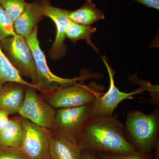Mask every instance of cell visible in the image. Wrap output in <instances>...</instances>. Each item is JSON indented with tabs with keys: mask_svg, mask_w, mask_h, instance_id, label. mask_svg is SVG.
Listing matches in <instances>:
<instances>
[{
	"mask_svg": "<svg viewBox=\"0 0 159 159\" xmlns=\"http://www.w3.org/2000/svg\"><path fill=\"white\" fill-rule=\"evenodd\" d=\"M82 150L94 153L127 154L136 150L125 136L124 127L115 116L94 117L77 142Z\"/></svg>",
	"mask_w": 159,
	"mask_h": 159,
	"instance_id": "obj_1",
	"label": "cell"
},
{
	"mask_svg": "<svg viewBox=\"0 0 159 159\" xmlns=\"http://www.w3.org/2000/svg\"><path fill=\"white\" fill-rule=\"evenodd\" d=\"M123 127L125 136L136 150L151 153L159 142V110L148 115L139 110L129 111Z\"/></svg>",
	"mask_w": 159,
	"mask_h": 159,
	"instance_id": "obj_2",
	"label": "cell"
},
{
	"mask_svg": "<svg viewBox=\"0 0 159 159\" xmlns=\"http://www.w3.org/2000/svg\"><path fill=\"white\" fill-rule=\"evenodd\" d=\"M83 81L71 85L40 92V95L54 108H71L89 104L104 93L102 84L91 82L88 84Z\"/></svg>",
	"mask_w": 159,
	"mask_h": 159,
	"instance_id": "obj_3",
	"label": "cell"
},
{
	"mask_svg": "<svg viewBox=\"0 0 159 159\" xmlns=\"http://www.w3.org/2000/svg\"><path fill=\"white\" fill-rule=\"evenodd\" d=\"M96 116L94 102L77 107L57 109L54 123L49 129L51 136L63 137L77 144L86 125Z\"/></svg>",
	"mask_w": 159,
	"mask_h": 159,
	"instance_id": "obj_4",
	"label": "cell"
},
{
	"mask_svg": "<svg viewBox=\"0 0 159 159\" xmlns=\"http://www.w3.org/2000/svg\"><path fill=\"white\" fill-rule=\"evenodd\" d=\"M102 60L107 68L110 77V86L108 90L98 97L94 102L96 116H112L115 109L121 102L125 99L132 98L134 95L142 93L145 91L151 93L152 98L150 102L156 105L159 103V86L152 85L147 81H142L140 87L129 93L121 92L116 87L114 81L113 70L106 60L102 57Z\"/></svg>",
	"mask_w": 159,
	"mask_h": 159,
	"instance_id": "obj_5",
	"label": "cell"
},
{
	"mask_svg": "<svg viewBox=\"0 0 159 159\" xmlns=\"http://www.w3.org/2000/svg\"><path fill=\"white\" fill-rule=\"evenodd\" d=\"M38 32L37 27L26 39L31 48L34 58L37 85L41 89L40 92L57 87L67 86L76 83L78 81H84L94 77L93 74L86 73H83L80 76L75 78H63L52 73L48 66L45 55L40 46Z\"/></svg>",
	"mask_w": 159,
	"mask_h": 159,
	"instance_id": "obj_6",
	"label": "cell"
},
{
	"mask_svg": "<svg viewBox=\"0 0 159 159\" xmlns=\"http://www.w3.org/2000/svg\"><path fill=\"white\" fill-rule=\"evenodd\" d=\"M4 54L22 77L30 78L37 84L34 60L27 39L18 35L10 36L0 41Z\"/></svg>",
	"mask_w": 159,
	"mask_h": 159,
	"instance_id": "obj_7",
	"label": "cell"
},
{
	"mask_svg": "<svg viewBox=\"0 0 159 159\" xmlns=\"http://www.w3.org/2000/svg\"><path fill=\"white\" fill-rule=\"evenodd\" d=\"M23 137L20 149L28 159H51L49 129L21 117Z\"/></svg>",
	"mask_w": 159,
	"mask_h": 159,
	"instance_id": "obj_8",
	"label": "cell"
},
{
	"mask_svg": "<svg viewBox=\"0 0 159 159\" xmlns=\"http://www.w3.org/2000/svg\"><path fill=\"white\" fill-rule=\"evenodd\" d=\"M36 91L34 88L26 87L25 100L18 115L36 125L49 129L54 123L57 109Z\"/></svg>",
	"mask_w": 159,
	"mask_h": 159,
	"instance_id": "obj_9",
	"label": "cell"
},
{
	"mask_svg": "<svg viewBox=\"0 0 159 159\" xmlns=\"http://www.w3.org/2000/svg\"><path fill=\"white\" fill-rule=\"evenodd\" d=\"M43 16L51 19L56 27V37L49 52L52 59H60L66 55V47L65 44L66 31L71 21L69 17L70 11L51 5L50 0H42Z\"/></svg>",
	"mask_w": 159,
	"mask_h": 159,
	"instance_id": "obj_10",
	"label": "cell"
},
{
	"mask_svg": "<svg viewBox=\"0 0 159 159\" xmlns=\"http://www.w3.org/2000/svg\"><path fill=\"white\" fill-rule=\"evenodd\" d=\"M43 16L42 0L27 3L24 11L14 23L16 33L21 37L27 38L38 27Z\"/></svg>",
	"mask_w": 159,
	"mask_h": 159,
	"instance_id": "obj_11",
	"label": "cell"
},
{
	"mask_svg": "<svg viewBox=\"0 0 159 159\" xmlns=\"http://www.w3.org/2000/svg\"><path fill=\"white\" fill-rule=\"evenodd\" d=\"M27 86L19 83H6L0 88V109L10 115H16L21 107Z\"/></svg>",
	"mask_w": 159,
	"mask_h": 159,
	"instance_id": "obj_12",
	"label": "cell"
},
{
	"mask_svg": "<svg viewBox=\"0 0 159 159\" xmlns=\"http://www.w3.org/2000/svg\"><path fill=\"white\" fill-rule=\"evenodd\" d=\"M78 145L61 137L51 136L50 142L51 159H82Z\"/></svg>",
	"mask_w": 159,
	"mask_h": 159,
	"instance_id": "obj_13",
	"label": "cell"
},
{
	"mask_svg": "<svg viewBox=\"0 0 159 159\" xmlns=\"http://www.w3.org/2000/svg\"><path fill=\"white\" fill-rule=\"evenodd\" d=\"M69 17L74 22L87 26H91L105 18L103 12L97 8L92 0H86L82 7L75 11H70Z\"/></svg>",
	"mask_w": 159,
	"mask_h": 159,
	"instance_id": "obj_14",
	"label": "cell"
},
{
	"mask_svg": "<svg viewBox=\"0 0 159 159\" xmlns=\"http://www.w3.org/2000/svg\"><path fill=\"white\" fill-rule=\"evenodd\" d=\"M23 137L21 117L18 114L10 118L9 125L0 133V145L20 148Z\"/></svg>",
	"mask_w": 159,
	"mask_h": 159,
	"instance_id": "obj_15",
	"label": "cell"
},
{
	"mask_svg": "<svg viewBox=\"0 0 159 159\" xmlns=\"http://www.w3.org/2000/svg\"><path fill=\"white\" fill-rule=\"evenodd\" d=\"M19 83L41 91L39 86L25 80L4 54L0 45V88L6 83Z\"/></svg>",
	"mask_w": 159,
	"mask_h": 159,
	"instance_id": "obj_16",
	"label": "cell"
},
{
	"mask_svg": "<svg viewBox=\"0 0 159 159\" xmlns=\"http://www.w3.org/2000/svg\"><path fill=\"white\" fill-rule=\"evenodd\" d=\"M97 29L91 26L84 25L71 21L66 31V36L75 43L79 40L84 41L99 53L98 49L91 40L92 34L96 32Z\"/></svg>",
	"mask_w": 159,
	"mask_h": 159,
	"instance_id": "obj_17",
	"label": "cell"
},
{
	"mask_svg": "<svg viewBox=\"0 0 159 159\" xmlns=\"http://www.w3.org/2000/svg\"><path fill=\"white\" fill-rule=\"evenodd\" d=\"M27 3L25 0H0V5L13 23L22 13Z\"/></svg>",
	"mask_w": 159,
	"mask_h": 159,
	"instance_id": "obj_18",
	"label": "cell"
},
{
	"mask_svg": "<svg viewBox=\"0 0 159 159\" xmlns=\"http://www.w3.org/2000/svg\"><path fill=\"white\" fill-rule=\"evenodd\" d=\"M16 35L14 23L0 5V41L6 38Z\"/></svg>",
	"mask_w": 159,
	"mask_h": 159,
	"instance_id": "obj_19",
	"label": "cell"
},
{
	"mask_svg": "<svg viewBox=\"0 0 159 159\" xmlns=\"http://www.w3.org/2000/svg\"><path fill=\"white\" fill-rule=\"evenodd\" d=\"M100 159H154L151 153L136 150L127 154H97Z\"/></svg>",
	"mask_w": 159,
	"mask_h": 159,
	"instance_id": "obj_20",
	"label": "cell"
},
{
	"mask_svg": "<svg viewBox=\"0 0 159 159\" xmlns=\"http://www.w3.org/2000/svg\"><path fill=\"white\" fill-rule=\"evenodd\" d=\"M0 159H28L20 148L0 145Z\"/></svg>",
	"mask_w": 159,
	"mask_h": 159,
	"instance_id": "obj_21",
	"label": "cell"
},
{
	"mask_svg": "<svg viewBox=\"0 0 159 159\" xmlns=\"http://www.w3.org/2000/svg\"><path fill=\"white\" fill-rule=\"evenodd\" d=\"M9 115L0 109V133L3 131L9 125L10 122Z\"/></svg>",
	"mask_w": 159,
	"mask_h": 159,
	"instance_id": "obj_22",
	"label": "cell"
},
{
	"mask_svg": "<svg viewBox=\"0 0 159 159\" xmlns=\"http://www.w3.org/2000/svg\"><path fill=\"white\" fill-rule=\"evenodd\" d=\"M142 5L159 10V0H135Z\"/></svg>",
	"mask_w": 159,
	"mask_h": 159,
	"instance_id": "obj_23",
	"label": "cell"
},
{
	"mask_svg": "<svg viewBox=\"0 0 159 159\" xmlns=\"http://www.w3.org/2000/svg\"><path fill=\"white\" fill-rule=\"evenodd\" d=\"M82 159H100L97 154L83 150L82 151Z\"/></svg>",
	"mask_w": 159,
	"mask_h": 159,
	"instance_id": "obj_24",
	"label": "cell"
}]
</instances>
